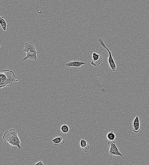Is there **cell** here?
Instances as JSON below:
<instances>
[{
	"instance_id": "cell-12",
	"label": "cell",
	"mask_w": 149,
	"mask_h": 165,
	"mask_svg": "<svg viewBox=\"0 0 149 165\" xmlns=\"http://www.w3.org/2000/svg\"><path fill=\"white\" fill-rule=\"evenodd\" d=\"M107 138L110 141H114L116 138V136L113 131H110L107 135Z\"/></svg>"
},
{
	"instance_id": "cell-13",
	"label": "cell",
	"mask_w": 149,
	"mask_h": 165,
	"mask_svg": "<svg viewBox=\"0 0 149 165\" xmlns=\"http://www.w3.org/2000/svg\"><path fill=\"white\" fill-rule=\"evenodd\" d=\"M60 129L63 134H66L69 131V128L68 126L64 125L61 126Z\"/></svg>"
},
{
	"instance_id": "cell-5",
	"label": "cell",
	"mask_w": 149,
	"mask_h": 165,
	"mask_svg": "<svg viewBox=\"0 0 149 165\" xmlns=\"http://www.w3.org/2000/svg\"><path fill=\"white\" fill-rule=\"evenodd\" d=\"M109 147L107 149V152L110 157L112 158L114 156H119L121 157H123L122 154L121 153L117 148L115 142L110 141L108 143Z\"/></svg>"
},
{
	"instance_id": "cell-7",
	"label": "cell",
	"mask_w": 149,
	"mask_h": 165,
	"mask_svg": "<svg viewBox=\"0 0 149 165\" xmlns=\"http://www.w3.org/2000/svg\"><path fill=\"white\" fill-rule=\"evenodd\" d=\"M132 126L133 128V131L135 133H138L141 129L140 128V121L138 115H137L134 119L133 122Z\"/></svg>"
},
{
	"instance_id": "cell-3",
	"label": "cell",
	"mask_w": 149,
	"mask_h": 165,
	"mask_svg": "<svg viewBox=\"0 0 149 165\" xmlns=\"http://www.w3.org/2000/svg\"><path fill=\"white\" fill-rule=\"evenodd\" d=\"M23 51L26 53V56L21 61L27 60V59H30L31 61H37L38 58L37 54L38 52L37 51L35 45L33 42L26 43L25 44Z\"/></svg>"
},
{
	"instance_id": "cell-1",
	"label": "cell",
	"mask_w": 149,
	"mask_h": 165,
	"mask_svg": "<svg viewBox=\"0 0 149 165\" xmlns=\"http://www.w3.org/2000/svg\"><path fill=\"white\" fill-rule=\"evenodd\" d=\"M16 76L12 70H4L0 73V89L12 86L13 82H18V80L15 79Z\"/></svg>"
},
{
	"instance_id": "cell-9",
	"label": "cell",
	"mask_w": 149,
	"mask_h": 165,
	"mask_svg": "<svg viewBox=\"0 0 149 165\" xmlns=\"http://www.w3.org/2000/svg\"><path fill=\"white\" fill-rule=\"evenodd\" d=\"M80 146L85 153H88L89 150L90 145L86 140L81 139L80 142Z\"/></svg>"
},
{
	"instance_id": "cell-14",
	"label": "cell",
	"mask_w": 149,
	"mask_h": 165,
	"mask_svg": "<svg viewBox=\"0 0 149 165\" xmlns=\"http://www.w3.org/2000/svg\"><path fill=\"white\" fill-rule=\"evenodd\" d=\"M44 164V163L42 161V160L40 161L37 163L34 164L35 165H43Z\"/></svg>"
},
{
	"instance_id": "cell-15",
	"label": "cell",
	"mask_w": 149,
	"mask_h": 165,
	"mask_svg": "<svg viewBox=\"0 0 149 165\" xmlns=\"http://www.w3.org/2000/svg\"><path fill=\"white\" fill-rule=\"evenodd\" d=\"M1 41H0V49H1Z\"/></svg>"
},
{
	"instance_id": "cell-10",
	"label": "cell",
	"mask_w": 149,
	"mask_h": 165,
	"mask_svg": "<svg viewBox=\"0 0 149 165\" xmlns=\"http://www.w3.org/2000/svg\"><path fill=\"white\" fill-rule=\"evenodd\" d=\"M56 145H63L65 143V137L64 136L57 137L51 140Z\"/></svg>"
},
{
	"instance_id": "cell-4",
	"label": "cell",
	"mask_w": 149,
	"mask_h": 165,
	"mask_svg": "<svg viewBox=\"0 0 149 165\" xmlns=\"http://www.w3.org/2000/svg\"><path fill=\"white\" fill-rule=\"evenodd\" d=\"M98 41L99 44L102 47L105 49L107 50L108 53H109V56L108 58V63L109 64L111 71L113 72H116L117 69V68L114 59L112 57L111 52L110 49L106 47L102 39L101 38L99 39Z\"/></svg>"
},
{
	"instance_id": "cell-6",
	"label": "cell",
	"mask_w": 149,
	"mask_h": 165,
	"mask_svg": "<svg viewBox=\"0 0 149 165\" xmlns=\"http://www.w3.org/2000/svg\"><path fill=\"white\" fill-rule=\"evenodd\" d=\"M92 60L91 64L94 66H98L100 65L102 61V56L101 54H98L96 53H92Z\"/></svg>"
},
{
	"instance_id": "cell-2",
	"label": "cell",
	"mask_w": 149,
	"mask_h": 165,
	"mask_svg": "<svg viewBox=\"0 0 149 165\" xmlns=\"http://www.w3.org/2000/svg\"><path fill=\"white\" fill-rule=\"evenodd\" d=\"M3 139L4 141L7 142L11 146H17L18 150L22 149L20 145L21 141L18 135V132L15 129H12L4 132Z\"/></svg>"
},
{
	"instance_id": "cell-11",
	"label": "cell",
	"mask_w": 149,
	"mask_h": 165,
	"mask_svg": "<svg viewBox=\"0 0 149 165\" xmlns=\"http://www.w3.org/2000/svg\"><path fill=\"white\" fill-rule=\"evenodd\" d=\"M0 25L4 31H7L9 29V26L4 17L0 16Z\"/></svg>"
},
{
	"instance_id": "cell-8",
	"label": "cell",
	"mask_w": 149,
	"mask_h": 165,
	"mask_svg": "<svg viewBox=\"0 0 149 165\" xmlns=\"http://www.w3.org/2000/svg\"><path fill=\"white\" fill-rule=\"evenodd\" d=\"M87 62H82L79 61H71L66 64V66L68 68L76 67L80 68L85 64H88Z\"/></svg>"
}]
</instances>
